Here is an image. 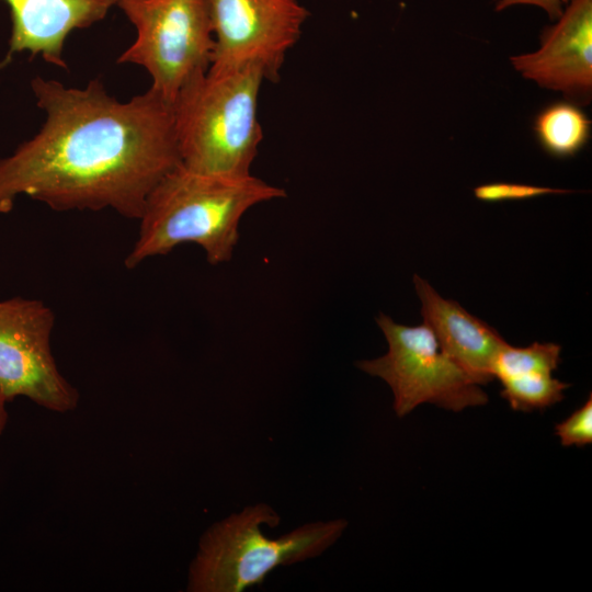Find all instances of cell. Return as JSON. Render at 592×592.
Instances as JSON below:
<instances>
[{"label": "cell", "instance_id": "1", "mask_svg": "<svg viewBox=\"0 0 592 592\" xmlns=\"http://www.w3.org/2000/svg\"><path fill=\"white\" fill-rule=\"evenodd\" d=\"M31 87L45 121L0 159V213L26 195L55 210L139 219L152 189L181 164L171 104L150 89L119 101L98 79L72 88L35 77Z\"/></svg>", "mask_w": 592, "mask_h": 592}, {"label": "cell", "instance_id": "2", "mask_svg": "<svg viewBox=\"0 0 592 592\" xmlns=\"http://www.w3.org/2000/svg\"><path fill=\"white\" fill-rule=\"evenodd\" d=\"M285 196L284 189L252 173L210 174L179 164L148 195L139 218L138 238L125 265L133 269L182 243L200 246L213 265L228 262L243 215L258 204Z\"/></svg>", "mask_w": 592, "mask_h": 592}, {"label": "cell", "instance_id": "3", "mask_svg": "<svg viewBox=\"0 0 592 592\" xmlns=\"http://www.w3.org/2000/svg\"><path fill=\"white\" fill-rule=\"evenodd\" d=\"M264 80L254 67L207 71L179 92L171 106L183 167L210 174H251L263 138L258 102Z\"/></svg>", "mask_w": 592, "mask_h": 592}, {"label": "cell", "instance_id": "4", "mask_svg": "<svg viewBox=\"0 0 592 592\" xmlns=\"http://www.w3.org/2000/svg\"><path fill=\"white\" fill-rule=\"evenodd\" d=\"M280 522L272 506L257 503L213 524L190 565L187 591L242 592L261 585L278 567L322 555L348 526L346 520L335 519L304 524L277 538L262 532V525Z\"/></svg>", "mask_w": 592, "mask_h": 592}, {"label": "cell", "instance_id": "5", "mask_svg": "<svg viewBox=\"0 0 592 592\" xmlns=\"http://www.w3.org/2000/svg\"><path fill=\"white\" fill-rule=\"evenodd\" d=\"M136 30L117 62L143 67L150 90L172 104L194 78L208 71L215 39L206 0H116Z\"/></svg>", "mask_w": 592, "mask_h": 592}, {"label": "cell", "instance_id": "6", "mask_svg": "<svg viewBox=\"0 0 592 592\" xmlns=\"http://www.w3.org/2000/svg\"><path fill=\"white\" fill-rule=\"evenodd\" d=\"M376 322L388 343L385 355L356 366L382 378L394 395V411L402 418L422 403L459 412L482 406L488 396L440 346L426 325L408 327L379 314Z\"/></svg>", "mask_w": 592, "mask_h": 592}, {"label": "cell", "instance_id": "7", "mask_svg": "<svg viewBox=\"0 0 592 592\" xmlns=\"http://www.w3.org/2000/svg\"><path fill=\"white\" fill-rule=\"evenodd\" d=\"M215 48L210 72L247 67L276 82L309 12L298 0H206Z\"/></svg>", "mask_w": 592, "mask_h": 592}, {"label": "cell", "instance_id": "8", "mask_svg": "<svg viewBox=\"0 0 592 592\" xmlns=\"http://www.w3.org/2000/svg\"><path fill=\"white\" fill-rule=\"evenodd\" d=\"M54 321L52 309L41 300L0 301V390L7 402L26 397L60 413L77 407L78 391L60 374L52 354Z\"/></svg>", "mask_w": 592, "mask_h": 592}, {"label": "cell", "instance_id": "9", "mask_svg": "<svg viewBox=\"0 0 592 592\" xmlns=\"http://www.w3.org/2000/svg\"><path fill=\"white\" fill-rule=\"evenodd\" d=\"M558 22L543 31L540 47L511 57L523 77L589 102L592 92V0H570Z\"/></svg>", "mask_w": 592, "mask_h": 592}, {"label": "cell", "instance_id": "10", "mask_svg": "<svg viewBox=\"0 0 592 592\" xmlns=\"http://www.w3.org/2000/svg\"><path fill=\"white\" fill-rule=\"evenodd\" d=\"M421 301L423 323L434 333L442 350L478 385L493 377V364L508 342L490 325L443 298L425 280L413 276Z\"/></svg>", "mask_w": 592, "mask_h": 592}, {"label": "cell", "instance_id": "11", "mask_svg": "<svg viewBox=\"0 0 592 592\" xmlns=\"http://www.w3.org/2000/svg\"><path fill=\"white\" fill-rule=\"evenodd\" d=\"M10 8V53L29 52L66 68L65 42L76 30L102 21L116 0H3Z\"/></svg>", "mask_w": 592, "mask_h": 592}, {"label": "cell", "instance_id": "12", "mask_svg": "<svg viewBox=\"0 0 592 592\" xmlns=\"http://www.w3.org/2000/svg\"><path fill=\"white\" fill-rule=\"evenodd\" d=\"M560 352L561 346L553 342H534L525 348L508 343L500 351L493 377L501 383L500 395L513 410H543L563 399L570 385L553 376L561 361Z\"/></svg>", "mask_w": 592, "mask_h": 592}, {"label": "cell", "instance_id": "13", "mask_svg": "<svg viewBox=\"0 0 592 592\" xmlns=\"http://www.w3.org/2000/svg\"><path fill=\"white\" fill-rule=\"evenodd\" d=\"M534 133L547 153L556 158H569L588 144L591 121L577 104L559 101L538 112L534 121Z\"/></svg>", "mask_w": 592, "mask_h": 592}, {"label": "cell", "instance_id": "14", "mask_svg": "<svg viewBox=\"0 0 592 592\" xmlns=\"http://www.w3.org/2000/svg\"><path fill=\"white\" fill-rule=\"evenodd\" d=\"M569 192V190L511 182H491L474 189L475 197L488 203L520 201L546 194H562Z\"/></svg>", "mask_w": 592, "mask_h": 592}, {"label": "cell", "instance_id": "15", "mask_svg": "<svg viewBox=\"0 0 592 592\" xmlns=\"http://www.w3.org/2000/svg\"><path fill=\"white\" fill-rule=\"evenodd\" d=\"M555 434L565 447H583L592 442V396L566 420L556 424Z\"/></svg>", "mask_w": 592, "mask_h": 592}, {"label": "cell", "instance_id": "16", "mask_svg": "<svg viewBox=\"0 0 592 592\" xmlns=\"http://www.w3.org/2000/svg\"><path fill=\"white\" fill-rule=\"evenodd\" d=\"M570 0H498L496 10L501 11L514 4H532L545 10L551 20L558 19L563 12V5Z\"/></svg>", "mask_w": 592, "mask_h": 592}, {"label": "cell", "instance_id": "17", "mask_svg": "<svg viewBox=\"0 0 592 592\" xmlns=\"http://www.w3.org/2000/svg\"><path fill=\"white\" fill-rule=\"evenodd\" d=\"M5 403H7V400L5 398L3 397L1 390H0V435L2 434L5 425H7V421H8V413H7V409H5Z\"/></svg>", "mask_w": 592, "mask_h": 592}]
</instances>
